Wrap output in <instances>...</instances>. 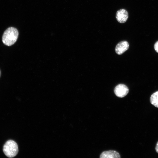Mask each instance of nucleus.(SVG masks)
<instances>
[{"label":"nucleus","mask_w":158,"mask_h":158,"mask_svg":"<svg viewBox=\"0 0 158 158\" xmlns=\"http://www.w3.org/2000/svg\"><path fill=\"white\" fill-rule=\"evenodd\" d=\"M18 36V32L16 28L11 27L4 32L2 37L3 43L7 46L13 44L16 41Z\"/></svg>","instance_id":"f257e3e1"},{"label":"nucleus","mask_w":158,"mask_h":158,"mask_svg":"<svg viewBox=\"0 0 158 158\" xmlns=\"http://www.w3.org/2000/svg\"><path fill=\"white\" fill-rule=\"evenodd\" d=\"M18 145L13 140H8L3 146V152L7 157L9 158H12L18 154Z\"/></svg>","instance_id":"f03ea898"},{"label":"nucleus","mask_w":158,"mask_h":158,"mask_svg":"<svg viewBox=\"0 0 158 158\" xmlns=\"http://www.w3.org/2000/svg\"><path fill=\"white\" fill-rule=\"evenodd\" d=\"M115 95L119 97H123L128 93L129 89L128 87L123 84H119L117 85L114 89Z\"/></svg>","instance_id":"7ed1b4c3"},{"label":"nucleus","mask_w":158,"mask_h":158,"mask_svg":"<svg viewBox=\"0 0 158 158\" xmlns=\"http://www.w3.org/2000/svg\"><path fill=\"white\" fill-rule=\"evenodd\" d=\"M128 13L125 9H122L118 11L116 17L117 21L120 23H124L127 20L128 18Z\"/></svg>","instance_id":"20e7f679"},{"label":"nucleus","mask_w":158,"mask_h":158,"mask_svg":"<svg viewBox=\"0 0 158 158\" xmlns=\"http://www.w3.org/2000/svg\"><path fill=\"white\" fill-rule=\"evenodd\" d=\"M129 44L128 42L126 41L120 42L116 45L115 51L118 54H122L129 48Z\"/></svg>","instance_id":"39448f33"},{"label":"nucleus","mask_w":158,"mask_h":158,"mask_svg":"<svg viewBox=\"0 0 158 158\" xmlns=\"http://www.w3.org/2000/svg\"><path fill=\"white\" fill-rule=\"evenodd\" d=\"M118 153L114 150H110L103 152L100 154V158H120Z\"/></svg>","instance_id":"423d86ee"},{"label":"nucleus","mask_w":158,"mask_h":158,"mask_svg":"<svg viewBox=\"0 0 158 158\" xmlns=\"http://www.w3.org/2000/svg\"><path fill=\"white\" fill-rule=\"evenodd\" d=\"M150 100L152 104L158 108V91L154 92L151 95Z\"/></svg>","instance_id":"0eeeda50"},{"label":"nucleus","mask_w":158,"mask_h":158,"mask_svg":"<svg viewBox=\"0 0 158 158\" xmlns=\"http://www.w3.org/2000/svg\"><path fill=\"white\" fill-rule=\"evenodd\" d=\"M154 48L156 51L158 53V41L155 43L154 44Z\"/></svg>","instance_id":"6e6552de"},{"label":"nucleus","mask_w":158,"mask_h":158,"mask_svg":"<svg viewBox=\"0 0 158 158\" xmlns=\"http://www.w3.org/2000/svg\"><path fill=\"white\" fill-rule=\"evenodd\" d=\"M155 150H156V152L157 153H158V142L156 144V146Z\"/></svg>","instance_id":"1a4fd4ad"},{"label":"nucleus","mask_w":158,"mask_h":158,"mask_svg":"<svg viewBox=\"0 0 158 158\" xmlns=\"http://www.w3.org/2000/svg\"><path fill=\"white\" fill-rule=\"evenodd\" d=\"M1 71H0V76H1Z\"/></svg>","instance_id":"9d476101"}]
</instances>
